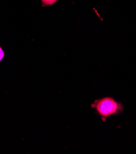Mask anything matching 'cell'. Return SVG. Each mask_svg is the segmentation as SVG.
I'll return each instance as SVG.
<instances>
[{
  "mask_svg": "<svg viewBox=\"0 0 136 154\" xmlns=\"http://www.w3.org/2000/svg\"><path fill=\"white\" fill-rule=\"evenodd\" d=\"M58 0H42V3L43 6H52L55 4Z\"/></svg>",
  "mask_w": 136,
  "mask_h": 154,
  "instance_id": "cell-2",
  "label": "cell"
},
{
  "mask_svg": "<svg viewBox=\"0 0 136 154\" xmlns=\"http://www.w3.org/2000/svg\"><path fill=\"white\" fill-rule=\"evenodd\" d=\"M92 106L95 108L103 121L112 116L120 114L123 109L122 103L118 102L112 97H104L98 99L92 104Z\"/></svg>",
  "mask_w": 136,
  "mask_h": 154,
  "instance_id": "cell-1",
  "label": "cell"
},
{
  "mask_svg": "<svg viewBox=\"0 0 136 154\" xmlns=\"http://www.w3.org/2000/svg\"><path fill=\"white\" fill-rule=\"evenodd\" d=\"M5 56V54H4V52L2 49V48L0 47V61H1L2 60V59Z\"/></svg>",
  "mask_w": 136,
  "mask_h": 154,
  "instance_id": "cell-3",
  "label": "cell"
}]
</instances>
